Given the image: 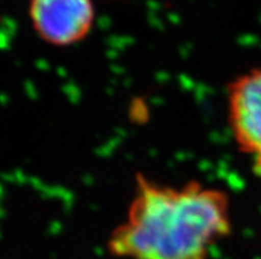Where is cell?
<instances>
[{
	"instance_id": "6da1fadb",
	"label": "cell",
	"mask_w": 261,
	"mask_h": 259,
	"mask_svg": "<svg viewBox=\"0 0 261 259\" xmlns=\"http://www.w3.org/2000/svg\"><path fill=\"white\" fill-rule=\"evenodd\" d=\"M233 229L231 196L199 180L178 185L138 172L126 216L106 249L121 259H208Z\"/></svg>"
},
{
	"instance_id": "3957f363",
	"label": "cell",
	"mask_w": 261,
	"mask_h": 259,
	"mask_svg": "<svg viewBox=\"0 0 261 259\" xmlns=\"http://www.w3.org/2000/svg\"><path fill=\"white\" fill-rule=\"evenodd\" d=\"M92 0H31L30 19L40 39L70 46L88 37L94 24Z\"/></svg>"
},
{
	"instance_id": "7a4b0ae2",
	"label": "cell",
	"mask_w": 261,
	"mask_h": 259,
	"mask_svg": "<svg viewBox=\"0 0 261 259\" xmlns=\"http://www.w3.org/2000/svg\"><path fill=\"white\" fill-rule=\"evenodd\" d=\"M225 103L233 145L261 175V68L233 77L225 89Z\"/></svg>"
}]
</instances>
